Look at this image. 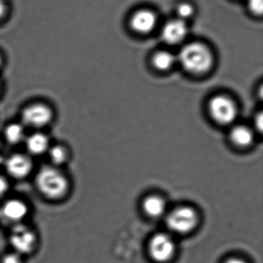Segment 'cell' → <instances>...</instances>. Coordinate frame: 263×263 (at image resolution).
Masks as SVG:
<instances>
[{"instance_id":"cell-9","label":"cell","mask_w":263,"mask_h":263,"mask_svg":"<svg viewBox=\"0 0 263 263\" xmlns=\"http://www.w3.org/2000/svg\"><path fill=\"white\" fill-rule=\"evenodd\" d=\"M29 209L26 202L21 199H10L3 203L1 209V214L3 219L12 223H20L27 216Z\"/></svg>"},{"instance_id":"cell-1","label":"cell","mask_w":263,"mask_h":263,"mask_svg":"<svg viewBox=\"0 0 263 263\" xmlns=\"http://www.w3.org/2000/svg\"><path fill=\"white\" fill-rule=\"evenodd\" d=\"M35 185L40 195L52 201L63 199L69 190V182L66 175L60 168L52 165H43L38 170Z\"/></svg>"},{"instance_id":"cell-26","label":"cell","mask_w":263,"mask_h":263,"mask_svg":"<svg viewBox=\"0 0 263 263\" xmlns=\"http://www.w3.org/2000/svg\"><path fill=\"white\" fill-rule=\"evenodd\" d=\"M0 146H1V142H0Z\"/></svg>"},{"instance_id":"cell-6","label":"cell","mask_w":263,"mask_h":263,"mask_svg":"<svg viewBox=\"0 0 263 263\" xmlns=\"http://www.w3.org/2000/svg\"><path fill=\"white\" fill-rule=\"evenodd\" d=\"M5 170L12 179H23L27 177L33 168L30 156L25 153H14L4 160Z\"/></svg>"},{"instance_id":"cell-22","label":"cell","mask_w":263,"mask_h":263,"mask_svg":"<svg viewBox=\"0 0 263 263\" xmlns=\"http://www.w3.org/2000/svg\"><path fill=\"white\" fill-rule=\"evenodd\" d=\"M7 12V4L5 0H0V20H3Z\"/></svg>"},{"instance_id":"cell-17","label":"cell","mask_w":263,"mask_h":263,"mask_svg":"<svg viewBox=\"0 0 263 263\" xmlns=\"http://www.w3.org/2000/svg\"><path fill=\"white\" fill-rule=\"evenodd\" d=\"M176 58L168 51H159L153 57V64L159 70H168L176 63Z\"/></svg>"},{"instance_id":"cell-21","label":"cell","mask_w":263,"mask_h":263,"mask_svg":"<svg viewBox=\"0 0 263 263\" xmlns=\"http://www.w3.org/2000/svg\"><path fill=\"white\" fill-rule=\"evenodd\" d=\"M21 258L18 253L7 255L3 259V263H21Z\"/></svg>"},{"instance_id":"cell-25","label":"cell","mask_w":263,"mask_h":263,"mask_svg":"<svg viewBox=\"0 0 263 263\" xmlns=\"http://www.w3.org/2000/svg\"><path fill=\"white\" fill-rule=\"evenodd\" d=\"M2 64H3V58H2L1 55H0V67H1Z\"/></svg>"},{"instance_id":"cell-8","label":"cell","mask_w":263,"mask_h":263,"mask_svg":"<svg viewBox=\"0 0 263 263\" xmlns=\"http://www.w3.org/2000/svg\"><path fill=\"white\" fill-rule=\"evenodd\" d=\"M176 250L174 241L167 234L155 235L149 244V251L151 257L157 262H163L169 260Z\"/></svg>"},{"instance_id":"cell-12","label":"cell","mask_w":263,"mask_h":263,"mask_svg":"<svg viewBox=\"0 0 263 263\" xmlns=\"http://www.w3.org/2000/svg\"><path fill=\"white\" fill-rule=\"evenodd\" d=\"M24 143L29 156H42L47 153L50 147L49 137L42 132H35L26 136Z\"/></svg>"},{"instance_id":"cell-19","label":"cell","mask_w":263,"mask_h":263,"mask_svg":"<svg viewBox=\"0 0 263 263\" xmlns=\"http://www.w3.org/2000/svg\"><path fill=\"white\" fill-rule=\"evenodd\" d=\"M249 9L253 13L257 15H262L263 11V0H249Z\"/></svg>"},{"instance_id":"cell-20","label":"cell","mask_w":263,"mask_h":263,"mask_svg":"<svg viewBox=\"0 0 263 263\" xmlns=\"http://www.w3.org/2000/svg\"><path fill=\"white\" fill-rule=\"evenodd\" d=\"M9 187V182L6 178L0 174V199L7 193Z\"/></svg>"},{"instance_id":"cell-11","label":"cell","mask_w":263,"mask_h":263,"mask_svg":"<svg viewBox=\"0 0 263 263\" xmlns=\"http://www.w3.org/2000/svg\"><path fill=\"white\" fill-rule=\"evenodd\" d=\"M157 17L150 10H139L133 15L131 20V26L138 33L147 34L155 27Z\"/></svg>"},{"instance_id":"cell-7","label":"cell","mask_w":263,"mask_h":263,"mask_svg":"<svg viewBox=\"0 0 263 263\" xmlns=\"http://www.w3.org/2000/svg\"><path fill=\"white\" fill-rule=\"evenodd\" d=\"M11 245L18 254L28 253L33 250L36 236L33 232L23 224L14 226L10 233Z\"/></svg>"},{"instance_id":"cell-13","label":"cell","mask_w":263,"mask_h":263,"mask_svg":"<svg viewBox=\"0 0 263 263\" xmlns=\"http://www.w3.org/2000/svg\"><path fill=\"white\" fill-rule=\"evenodd\" d=\"M25 128L22 123H12L7 125L3 133L5 140L12 145H17L24 142L26 137Z\"/></svg>"},{"instance_id":"cell-10","label":"cell","mask_w":263,"mask_h":263,"mask_svg":"<svg viewBox=\"0 0 263 263\" xmlns=\"http://www.w3.org/2000/svg\"><path fill=\"white\" fill-rule=\"evenodd\" d=\"M188 28L184 20H174L168 22L162 29V35L164 41L174 45L182 42L186 36Z\"/></svg>"},{"instance_id":"cell-5","label":"cell","mask_w":263,"mask_h":263,"mask_svg":"<svg viewBox=\"0 0 263 263\" xmlns=\"http://www.w3.org/2000/svg\"><path fill=\"white\" fill-rule=\"evenodd\" d=\"M167 225L176 233H186L196 227L197 216L192 209L180 207L171 211L167 216Z\"/></svg>"},{"instance_id":"cell-4","label":"cell","mask_w":263,"mask_h":263,"mask_svg":"<svg viewBox=\"0 0 263 263\" xmlns=\"http://www.w3.org/2000/svg\"><path fill=\"white\" fill-rule=\"evenodd\" d=\"M208 109L212 117L222 125L233 123L237 116V107L234 102L225 96L213 97L210 100Z\"/></svg>"},{"instance_id":"cell-16","label":"cell","mask_w":263,"mask_h":263,"mask_svg":"<svg viewBox=\"0 0 263 263\" xmlns=\"http://www.w3.org/2000/svg\"><path fill=\"white\" fill-rule=\"evenodd\" d=\"M230 139L239 146H248L253 142L254 136L250 128L245 126H235L230 132Z\"/></svg>"},{"instance_id":"cell-23","label":"cell","mask_w":263,"mask_h":263,"mask_svg":"<svg viewBox=\"0 0 263 263\" xmlns=\"http://www.w3.org/2000/svg\"><path fill=\"white\" fill-rule=\"evenodd\" d=\"M225 263H247L245 261L239 259H230Z\"/></svg>"},{"instance_id":"cell-27","label":"cell","mask_w":263,"mask_h":263,"mask_svg":"<svg viewBox=\"0 0 263 263\" xmlns=\"http://www.w3.org/2000/svg\"><path fill=\"white\" fill-rule=\"evenodd\" d=\"M0 89H1V86H0Z\"/></svg>"},{"instance_id":"cell-24","label":"cell","mask_w":263,"mask_h":263,"mask_svg":"<svg viewBox=\"0 0 263 263\" xmlns=\"http://www.w3.org/2000/svg\"><path fill=\"white\" fill-rule=\"evenodd\" d=\"M4 160L5 159H3L1 156H0V165H3V164H4Z\"/></svg>"},{"instance_id":"cell-18","label":"cell","mask_w":263,"mask_h":263,"mask_svg":"<svg viewBox=\"0 0 263 263\" xmlns=\"http://www.w3.org/2000/svg\"><path fill=\"white\" fill-rule=\"evenodd\" d=\"M178 14H179L180 20H184L189 18L194 13V9L191 5L188 3H182L179 5L177 9Z\"/></svg>"},{"instance_id":"cell-3","label":"cell","mask_w":263,"mask_h":263,"mask_svg":"<svg viewBox=\"0 0 263 263\" xmlns=\"http://www.w3.org/2000/svg\"><path fill=\"white\" fill-rule=\"evenodd\" d=\"M54 120V112L50 106L44 103H33L23 108L21 123L25 127L40 129L49 126Z\"/></svg>"},{"instance_id":"cell-15","label":"cell","mask_w":263,"mask_h":263,"mask_svg":"<svg viewBox=\"0 0 263 263\" xmlns=\"http://www.w3.org/2000/svg\"><path fill=\"white\" fill-rule=\"evenodd\" d=\"M51 165L60 168L64 165L69 159V153L68 148L63 144H55L49 147L47 152Z\"/></svg>"},{"instance_id":"cell-2","label":"cell","mask_w":263,"mask_h":263,"mask_svg":"<svg viewBox=\"0 0 263 263\" xmlns=\"http://www.w3.org/2000/svg\"><path fill=\"white\" fill-rule=\"evenodd\" d=\"M178 60L184 69L196 74L209 70L213 63L211 51L200 43H190L184 46L179 52Z\"/></svg>"},{"instance_id":"cell-14","label":"cell","mask_w":263,"mask_h":263,"mask_svg":"<svg viewBox=\"0 0 263 263\" xmlns=\"http://www.w3.org/2000/svg\"><path fill=\"white\" fill-rule=\"evenodd\" d=\"M143 208L148 216L157 218L165 214L166 203L162 198L159 196H149L144 201Z\"/></svg>"}]
</instances>
